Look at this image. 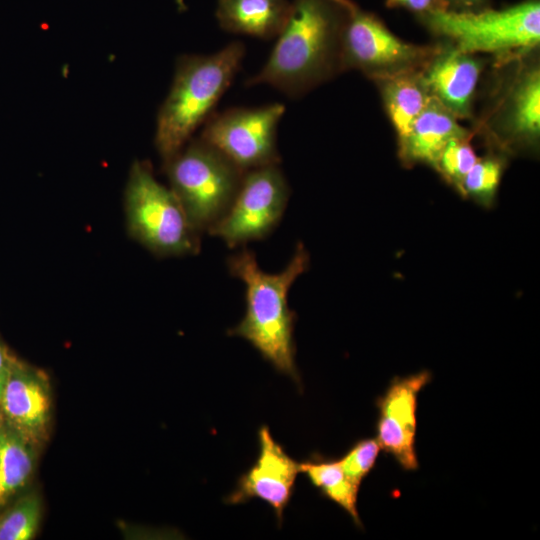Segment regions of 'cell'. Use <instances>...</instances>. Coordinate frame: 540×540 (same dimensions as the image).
<instances>
[{"instance_id":"30bf717a","label":"cell","mask_w":540,"mask_h":540,"mask_svg":"<svg viewBox=\"0 0 540 540\" xmlns=\"http://www.w3.org/2000/svg\"><path fill=\"white\" fill-rule=\"evenodd\" d=\"M431 381L427 370L395 377L376 405L379 417L376 440L406 471L418 469L416 453L417 403L420 391Z\"/></svg>"},{"instance_id":"4fadbf2b","label":"cell","mask_w":540,"mask_h":540,"mask_svg":"<svg viewBox=\"0 0 540 540\" xmlns=\"http://www.w3.org/2000/svg\"><path fill=\"white\" fill-rule=\"evenodd\" d=\"M448 44L438 46L422 68L423 79L434 99L457 119H467L484 65L475 54Z\"/></svg>"},{"instance_id":"484cf974","label":"cell","mask_w":540,"mask_h":540,"mask_svg":"<svg viewBox=\"0 0 540 540\" xmlns=\"http://www.w3.org/2000/svg\"><path fill=\"white\" fill-rule=\"evenodd\" d=\"M448 9L456 11H476L487 7L488 0H444Z\"/></svg>"},{"instance_id":"8992f818","label":"cell","mask_w":540,"mask_h":540,"mask_svg":"<svg viewBox=\"0 0 540 540\" xmlns=\"http://www.w3.org/2000/svg\"><path fill=\"white\" fill-rule=\"evenodd\" d=\"M127 230L159 257L199 252V232L189 222L172 190L154 176L151 164L136 160L130 168L124 192Z\"/></svg>"},{"instance_id":"2e32d148","label":"cell","mask_w":540,"mask_h":540,"mask_svg":"<svg viewBox=\"0 0 540 540\" xmlns=\"http://www.w3.org/2000/svg\"><path fill=\"white\" fill-rule=\"evenodd\" d=\"M291 7L288 0H218L216 18L228 32L270 39L284 28Z\"/></svg>"},{"instance_id":"d6986e66","label":"cell","mask_w":540,"mask_h":540,"mask_svg":"<svg viewBox=\"0 0 540 540\" xmlns=\"http://www.w3.org/2000/svg\"><path fill=\"white\" fill-rule=\"evenodd\" d=\"M33 452L23 434L0 431V505L22 487L31 474Z\"/></svg>"},{"instance_id":"8fae6325","label":"cell","mask_w":540,"mask_h":540,"mask_svg":"<svg viewBox=\"0 0 540 540\" xmlns=\"http://www.w3.org/2000/svg\"><path fill=\"white\" fill-rule=\"evenodd\" d=\"M258 444L256 461L239 477L235 489L225 498V503L237 505L251 499H260L273 509L281 523L295 490L300 473L299 462L288 455L266 425L258 430Z\"/></svg>"},{"instance_id":"277c9868","label":"cell","mask_w":540,"mask_h":540,"mask_svg":"<svg viewBox=\"0 0 540 540\" xmlns=\"http://www.w3.org/2000/svg\"><path fill=\"white\" fill-rule=\"evenodd\" d=\"M419 18L457 49L471 54L491 53L500 60L520 58L540 42L539 0H525L503 9L438 10Z\"/></svg>"},{"instance_id":"52a82bcc","label":"cell","mask_w":540,"mask_h":540,"mask_svg":"<svg viewBox=\"0 0 540 540\" xmlns=\"http://www.w3.org/2000/svg\"><path fill=\"white\" fill-rule=\"evenodd\" d=\"M345 13L342 30V69H356L373 81L400 72L422 69L438 46L408 43L393 34L374 14L352 0H331Z\"/></svg>"},{"instance_id":"ffe728a7","label":"cell","mask_w":540,"mask_h":540,"mask_svg":"<svg viewBox=\"0 0 540 540\" xmlns=\"http://www.w3.org/2000/svg\"><path fill=\"white\" fill-rule=\"evenodd\" d=\"M505 166L506 156L499 152H491L478 158L463 178L458 193L464 198L472 199L480 206L492 207Z\"/></svg>"},{"instance_id":"7402d4cb","label":"cell","mask_w":540,"mask_h":540,"mask_svg":"<svg viewBox=\"0 0 540 540\" xmlns=\"http://www.w3.org/2000/svg\"><path fill=\"white\" fill-rule=\"evenodd\" d=\"M41 515L40 500L36 495L20 499L0 520V540L31 539Z\"/></svg>"},{"instance_id":"d4e9b609","label":"cell","mask_w":540,"mask_h":540,"mask_svg":"<svg viewBox=\"0 0 540 540\" xmlns=\"http://www.w3.org/2000/svg\"><path fill=\"white\" fill-rule=\"evenodd\" d=\"M13 364L14 360L9 356L6 349L0 344V400Z\"/></svg>"},{"instance_id":"ac0fdd59","label":"cell","mask_w":540,"mask_h":540,"mask_svg":"<svg viewBox=\"0 0 540 540\" xmlns=\"http://www.w3.org/2000/svg\"><path fill=\"white\" fill-rule=\"evenodd\" d=\"M299 470L323 496L342 508L356 526L362 527L357 509L360 487L347 478L338 459H325L320 455H313L310 459L299 462Z\"/></svg>"},{"instance_id":"3957f363","label":"cell","mask_w":540,"mask_h":540,"mask_svg":"<svg viewBox=\"0 0 540 540\" xmlns=\"http://www.w3.org/2000/svg\"><path fill=\"white\" fill-rule=\"evenodd\" d=\"M245 55L242 42L210 55H183L157 114L155 146L163 163L178 153L199 125L213 114Z\"/></svg>"},{"instance_id":"7c38bea8","label":"cell","mask_w":540,"mask_h":540,"mask_svg":"<svg viewBox=\"0 0 540 540\" xmlns=\"http://www.w3.org/2000/svg\"><path fill=\"white\" fill-rule=\"evenodd\" d=\"M508 87L491 134L501 154L535 151L540 135V71L537 65L523 67Z\"/></svg>"},{"instance_id":"7a4b0ae2","label":"cell","mask_w":540,"mask_h":540,"mask_svg":"<svg viewBox=\"0 0 540 540\" xmlns=\"http://www.w3.org/2000/svg\"><path fill=\"white\" fill-rule=\"evenodd\" d=\"M309 265V253L301 242L278 273L263 271L255 253L245 248L227 259L229 273L245 285L246 301L244 317L228 335L247 340L278 372L298 385L293 336L296 314L288 306V292Z\"/></svg>"},{"instance_id":"6da1fadb","label":"cell","mask_w":540,"mask_h":540,"mask_svg":"<svg viewBox=\"0 0 540 540\" xmlns=\"http://www.w3.org/2000/svg\"><path fill=\"white\" fill-rule=\"evenodd\" d=\"M343 9L331 0H295L267 62L246 81L295 98L342 72Z\"/></svg>"},{"instance_id":"603a6c76","label":"cell","mask_w":540,"mask_h":540,"mask_svg":"<svg viewBox=\"0 0 540 540\" xmlns=\"http://www.w3.org/2000/svg\"><path fill=\"white\" fill-rule=\"evenodd\" d=\"M380 450L376 438L360 439L338 459V462L347 478L360 487L364 478L374 468Z\"/></svg>"},{"instance_id":"cb8c5ba5","label":"cell","mask_w":540,"mask_h":540,"mask_svg":"<svg viewBox=\"0 0 540 540\" xmlns=\"http://www.w3.org/2000/svg\"><path fill=\"white\" fill-rule=\"evenodd\" d=\"M389 8H405L419 15V17L438 11L448 9L444 0H386Z\"/></svg>"},{"instance_id":"44dd1931","label":"cell","mask_w":540,"mask_h":540,"mask_svg":"<svg viewBox=\"0 0 540 540\" xmlns=\"http://www.w3.org/2000/svg\"><path fill=\"white\" fill-rule=\"evenodd\" d=\"M471 134L451 139L443 148L434 169L457 192L478 157L470 144Z\"/></svg>"},{"instance_id":"ba28073f","label":"cell","mask_w":540,"mask_h":540,"mask_svg":"<svg viewBox=\"0 0 540 540\" xmlns=\"http://www.w3.org/2000/svg\"><path fill=\"white\" fill-rule=\"evenodd\" d=\"M284 112L281 103L229 108L213 113L205 121L199 138L245 172L279 165L277 128Z\"/></svg>"},{"instance_id":"9c48e42d","label":"cell","mask_w":540,"mask_h":540,"mask_svg":"<svg viewBox=\"0 0 540 540\" xmlns=\"http://www.w3.org/2000/svg\"><path fill=\"white\" fill-rule=\"evenodd\" d=\"M289 196L279 165L249 170L225 215L207 232L230 248L264 239L279 224Z\"/></svg>"},{"instance_id":"e0dca14e","label":"cell","mask_w":540,"mask_h":540,"mask_svg":"<svg viewBox=\"0 0 540 540\" xmlns=\"http://www.w3.org/2000/svg\"><path fill=\"white\" fill-rule=\"evenodd\" d=\"M421 70L404 71L374 80L398 142L408 134L432 97Z\"/></svg>"},{"instance_id":"9a60e30c","label":"cell","mask_w":540,"mask_h":540,"mask_svg":"<svg viewBox=\"0 0 540 540\" xmlns=\"http://www.w3.org/2000/svg\"><path fill=\"white\" fill-rule=\"evenodd\" d=\"M0 403L21 434L44 431L50 415V396L45 378L37 371L14 361Z\"/></svg>"},{"instance_id":"5bb4252c","label":"cell","mask_w":540,"mask_h":540,"mask_svg":"<svg viewBox=\"0 0 540 540\" xmlns=\"http://www.w3.org/2000/svg\"><path fill=\"white\" fill-rule=\"evenodd\" d=\"M458 120L431 97L408 134L398 142V157L402 165L424 164L434 169L443 148L451 139L470 135Z\"/></svg>"},{"instance_id":"5b68a950","label":"cell","mask_w":540,"mask_h":540,"mask_svg":"<svg viewBox=\"0 0 540 540\" xmlns=\"http://www.w3.org/2000/svg\"><path fill=\"white\" fill-rule=\"evenodd\" d=\"M163 168L169 188L199 233L225 215L246 173L201 138L189 140Z\"/></svg>"}]
</instances>
